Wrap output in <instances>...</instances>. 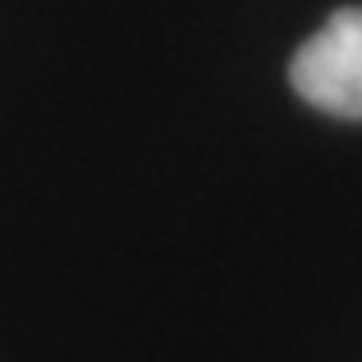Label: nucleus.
Returning a JSON list of instances; mask_svg holds the SVG:
<instances>
[{"label": "nucleus", "instance_id": "f257e3e1", "mask_svg": "<svg viewBox=\"0 0 362 362\" xmlns=\"http://www.w3.org/2000/svg\"><path fill=\"white\" fill-rule=\"evenodd\" d=\"M290 81L314 109L362 121V8H338L294 52Z\"/></svg>", "mask_w": 362, "mask_h": 362}]
</instances>
